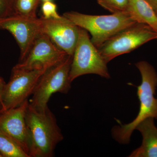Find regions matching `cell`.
I'll list each match as a JSON object with an SVG mask.
<instances>
[{"label":"cell","mask_w":157,"mask_h":157,"mask_svg":"<svg viewBox=\"0 0 157 157\" xmlns=\"http://www.w3.org/2000/svg\"><path fill=\"white\" fill-rule=\"evenodd\" d=\"M25 118L30 136V157L53 156L56 145L64 138L53 113L48 107L39 110L29 102Z\"/></svg>","instance_id":"1"},{"label":"cell","mask_w":157,"mask_h":157,"mask_svg":"<svg viewBox=\"0 0 157 157\" xmlns=\"http://www.w3.org/2000/svg\"><path fill=\"white\" fill-rule=\"evenodd\" d=\"M140 71L141 82L137 87V94L140 101V109L137 116L132 122L120 124L112 129L113 138L123 144L129 143L130 137L136 127L149 117L157 119V98H155L157 86V73L154 67L145 61L135 64Z\"/></svg>","instance_id":"2"},{"label":"cell","mask_w":157,"mask_h":157,"mask_svg":"<svg viewBox=\"0 0 157 157\" xmlns=\"http://www.w3.org/2000/svg\"><path fill=\"white\" fill-rule=\"evenodd\" d=\"M63 16L89 32L92 36L91 41L98 48L118 32L137 23L126 11L102 15L69 11Z\"/></svg>","instance_id":"3"},{"label":"cell","mask_w":157,"mask_h":157,"mask_svg":"<svg viewBox=\"0 0 157 157\" xmlns=\"http://www.w3.org/2000/svg\"><path fill=\"white\" fill-rule=\"evenodd\" d=\"M73 56L68 55L62 61L48 68L39 78L29 103L39 110L48 107L52 95L56 93L67 94L71 89L70 78Z\"/></svg>","instance_id":"4"},{"label":"cell","mask_w":157,"mask_h":157,"mask_svg":"<svg viewBox=\"0 0 157 157\" xmlns=\"http://www.w3.org/2000/svg\"><path fill=\"white\" fill-rule=\"evenodd\" d=\"M157 39V32L144 24L135 23L116 34L98 48L106 63Z\"/></svg>","instance_id":"5"},{"label":"cell","mask_w":157,"mask_h":157,"mask_svg":"<svg viewBox=\"0 0 157 157\" xmlns=\"http://www.w3.org/2000/svg\"><path fill=\"white\" fill-rule=\"evenodd\" d=\"M107 64L98 48L91 41L87 31L79 28L70 68V81L72 82L79 76L89 74L109 78L110 75Z\"/></svg>","instance_id":"6"},{"label":"cell","mask_w":157,"mask_h":157,"mask_svg":"<svg viewBox=\"0 0 157 157\" xmlns=\"http://www.w3.org/2000/svg\"><path fill=\"white\" fill-rule=\"evenodd\" d=\"M47 69L23 70L14 67L2 97V111L19 106L33 94L39 78Z\"/></svg>","instance_id":"7"},{"label":"cell","mask_w":157,"mask_h":157,"mask_svg":"<svg viewBox=\"0 0 157 157\" xmlns=\"http://www.w3.org/2000/svg\"><path fill=\"white\" fill-rule=\"evenodd\" d=\"M68 56L58 48L46 35L40 33L31 45L25 57L14 67L26 70L48 69Z\"/></svg>","instance_id":"8"},{"label":"cell","mask_w":157,"mask_h":157,"mask_svg":"<svg viewBox=\"0 0 157 157\" xmlns=\"http://www.w3.org/2000/svg\"><path fill=\"white\" fill-rule=\"evenodd\" d=\"M29 102L26 100L19 106L0 113V133L15 141L30 157V136L25 118Z\"/></svg>","instance_id":"9"},{"label":"cell","mask_w":157,"mask_h":157,"mask_svg":"<svg viewBox=\"0 0 157 157\" xmlns=\"http://www.w3.org/2000/svg\"><path fill=\"white\" fill-rule=\"evenodd\" d=\"M0 29L9 31L17 42L20 50L19 62L25 57L35 39L41 33L39 18L16 14L0 18Z\"/></svg>","instance_id":"10"},{"label":"cell","mask_w":157,"mask_h":157,"mask_svg":"<svg viewBox=\"0 0 157 157\" xmlns=\"http://www.w3.org/2000/svg\"><path fill=\"white\" fill-rule=\"evenodd\" d=\"M40 29L58 48L73 56L79 35V27L64 17L63 19L39 18Z\"/></svg>","instance_id":"11"},{"label":"cell","mask_w":157,"mask_h":157,"mask_svg":"<svg viewBox=\"0 0 157 157\" xmlns=\"http://www.w3.org/2000/svg\"><path fill=\"white\" fill-rule=\"evenodd\" d=\"M154 118L149 117L136 127L142 136V143L129 155L131 157H157V128Z\"/></svg>","instance_id":"12"},{"label":"cell","mask_w":157,"mask_h":157,"mask_svg":"<svg viewBox=\"0 0 157 157\" xmlns=\"http://www.w3.org/2000/svg\"><path fill=\"white\" fill-rule=\"evenodd\" d=\"M126 12L136 22L144 24L157 32V15L146 0H129Z\"/></svg>","instance_id":"13"},{"label":"cell","mask_w":157,"mask_h":157,"mask_svg":"<svg viewBox=\"0 0 157 157\" xmlns=\"http://www.w3.org/2000/svg\"><path fill=\"white\" fill-rule=\"evenodd\" d=\"M0 154L2 157H30L15 141L1 133Z\"/></svg>","instance_id":"14"},{"label":"cell","mask_w":157,"mask_h":157,"mask_svg":"<svg viewBox=\"0 0 157 157\" xmlns=\"http://www.w3.org/2000/svg\"><path fill=\"white\" fill-rule=\"evenodd\" d=\"M40 0H12L14 14L29 18H37L36 10Z\"/></svg>","instance_id":"15"},{"label":"cell","mask_w":157,"mask_h":157,"mask_svg":"<svg viewBox=\"0 0 157 157\" xmlns=\"http://www.w3.org/2000/svg\"><path fill=\"white\" fill-rule=\"evenodd\" d=\"M98 4L112 13L125 12L129 0H97Z\"/></svg>","instance_id":"16"},{"label":"cell","mask_w":157,"mask_h":157,"mask_svg":"<svg viewBox=\"0 0 157 157\" xmlns=\"http://www.w3.org/2000/svg\"><path fill=\"white\" fill-rule=\"evenodd\" d=\"M42 12L43 18L47 19H63V16H60L58 13L56 4L52 1L43 2L42 6Z\"/></svg>","instance_id":"17"},{"label":"cell","mask_w":157,"mask_h":157,"mask_svg":"<svg viewBox=\"0 0 157 157\" xmlns=\"http://www.w3.org/2000/svg\"><path fill=\"white\" fill-rule=\"evenodd\" d=\"M13 14L12 0H0V18L9 17Z\"/></svg>","instance_id":"18"},{"label":"cell","mask_w":157,"mask_h":157,"mask_svg":"<svg viewBox=\"0 0 157 157\" xmlns=\"http://www.w3.org/2000/svg\"><path fill=\"white\" fill-rule=\"evenodd\" d=\"M6 83L4 79L0 76V103L2 105V97L3 92L6 86Z\"/></svg>","instance_id":"19"},{"label":"cell","mask_w":157,"mask_h":157,"mask_svg":"<svg viewBox=\"0 0 157 157\" xmlns=\"http://www.w3.org/2000/svg\"><path fill=\"white\" fill-rule=\"evenodd\" d=\"M155 11H157V0H146Z\"/></svg>","instance_id":"20"},{"label":"cell","mask_w":157,"mask_h":157,"mask_svg":"<svg viewBox=\"0 0 157 157\" xmlns=\"http://www.w3.org/2000/svg\"><path fill=\"white\" fill-rule=\"evenodd\" d=\"M2 112V104L0 103V113Z\"/></svg>","instance_id":"21"},{"label":"cell","mask_w":157,"mask_h":157,"mask_svg":"<svg viewBox=\"0 0 157 157\" xmlns=\"http://www.w3.org/2000/svg\"><path fill=\"white\" fill-rule=\"evenodd\" d=\"M42 1H43V2H47V1H52V0H42Z\"/></svg>","instance_id":"22"},{"label":"cell","mask_w":157,"mask_h":157,"mask_svg":"<svg viewBox=\"0 0 157 157\" xmlns=\"http://www.w3.org/2000/svg\"><path fill=\"white\" fill-rule=\"evenodd\" d=\"M0 157H2V155H1V154H0Z\"/></svg>","instance_id":"23"},{"label":"cell","mask_w":157,"mask_h":157,"mask_svg":"<svg viewBox=\"0 0 157 157\" xmlns=\"http://www.w3.org/2000/svg\"><path fill=\"white\" fill-rule=\"evenodd\" d=\"M155 12H156V14L157 15V11H155Z\"/></svg>","instance_id":"24"}]
</instances>
